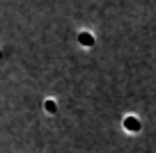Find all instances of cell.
Segmentation results:
<instances>
[{"label":"cell","mask_w":156,"mask_h":153,"mask_svg":"<svg viewBox=\"0 0 156 153\" xmlns=\"http://www.w3.org/2000/svg\"><path fill=\"white\" fill-rule=\"evenodd\" d=\"M124 128H126L129 133H138V130H140V121H138L136 117H126V119H124Z\"/></svg>","instance_id":"cell-1"},{"label":"cell","mask_w":156,"mask_h":153,"mask_svg":"<svg viewBox=\"0 0 156 153\" xmlns=\"http://www.w3.org/2000/svg\"><path fill=\"white\" fill-rule=\"evenodd\" d=\"M78 43H80V46H92L94 43V34L87 32V30H83V32L78 34Z\"/></svg>","instance_id":"cell-2"},{"label":"cell","mask_w":156,"mask_h":153,"mask_svg":"<svg viewBox=\"0 0 156 153\" xmlns=\"http://www.w3.org/2000/svg\"><path fill=\"white\" fill-rule=\"evenodd\" d=\"M44 112L46 114H58V100L55 98H46L44 100Z\"/></svg>","instance_id":"cell-3"}]
</instances>
